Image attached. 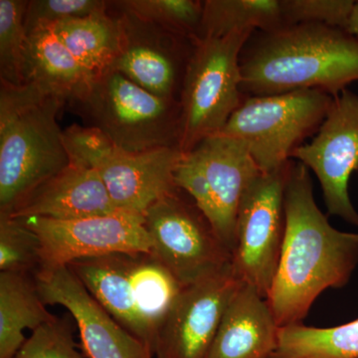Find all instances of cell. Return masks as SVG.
Returning a JSON list of instances; mask_svg holds the SVG:
<instances>
[{
  "label": "cell",
  "mask_w": 358,
  "mask_h": 358,
  "mask_svg": "<svg viewBox=\"0 0 358 358\" xmlns=\"http://www.w3.org/2000/svg\"><path fill=\"white\" fill-rule=\"evenodd\" d=\"M286 231L267 296L280 327L303 324L320 294L350 282L358 266V234L333 227L313 197L310 171L292 159L284 194Z\"/></svg>",
  "instance_id": "obj_1"
},
{
  "label": "cell",
  "mask_w": 358,
  "mask_h": 358,
  "mask_svg": "<svg viewBox=\"0 0 358 358\" xmlns=\"http://www.w3.org/2000/svg\"><path fill=\"white\" fill-rule=\"evenodd\" d=\"M240 65L245 96L319 90L336 98L358 82V37L317 23L255 32Z\"/></svg>",
  "instance_id": "obj_2"
},
{
  "label": "cell",
  "mask_w": 358,
  "mask_h": 358,
  "mask_svg": "<svg viewBox=\"0 0 358 358\" xmlns=\"http://www.w3.org/2000/svg\"><path fill=\"white\" fill-rule=\"evenodd\" d=\"M64 105L31 82L0 80V214H10L69 164L57 122Z\"/></svg>",
  "instance_id": "obj_3"
},
{
  "label": "cell",
  "mask_w": 358,
  "mask_h": 358,
  "mask_svg": "<svg viewBox=\"0 0 358 358\" xmlns=\"http://www.w3.org/2000/svg\"><path fill=\"white\" fill-rule=\"evenodd\" d=\"M68 267L110 317L154 355L157 331L181 286L152 254L80 259Z\"/></svg>",
  "instance_id": "obj_4"
},
{
  "label": "cell",
  "mask_w": 358,
  "mask_h": 358,
  "mask_svg": "<svg viewBox=\"0 0 358 358\" xmlns=\"http://www.w3.org/2000/svg\"><path fill=\"white\" fill-rule=\"evenodd\" d=\"M71 106L126 152L179 148V100L155 95L117 71L96 78L86 96Z\"/></svg>",
  "instance_id": "obj_5"
},
{
  "label": "cell",
  "mask_w": 358,
  "mask_h": 358,
  "mask_svg": "<svg viewBox=\"0 0 358 358\" xmlns=\"http://www.w3.org/2000/svg\"><path fill=\"white\" fill-rule=\"evenodd\" d=\"M254 33L195 40L179 96L178 147L183 155L220 133L243 102L240 59Z\"/></svg>",
  "instance_id": "obj_6"
},
{
  "label": "cell",
  "mask_w": 358,
  "mask_h": 358,
  "mask_svg": "<svg viewBox=\"0 0 358 358\" xmlns=\"http://www.w3.org/2000/svg\"><path fill=\"white\" fill-rule=\"evenodd\" d=\"M333 103L334 96L319 90L245 96L219 134L241 141L261 173H275L317 134Z\"/></svg>",
  "instance_id": "obj_7"
},
{
  "label": "cell",
  "mask_w": 358,
  "mask_h": 358,
  "mask_svg": "<svg viewBox=\"0 0 358 358\" xmlns=\"http://www.w3.org/2000/svg\"><path fill=\"white\" fill-rule=\"evenodd\" d=\"M63 138L70 159L99 173L117 210L143 214L157 200L180 192L174 180L183 155L178 148L126 152L99 129L79 124L63 131Z\"/></svg>",
  "instance_id": "obj_8"
},
{
  "label": "cell",
  "mask_w": 358,
  "mask_h": 358,
  "mask_svg": "<svg viewBox=\"0 0 358 358\" xmlns=\"http://www.w3.org/2000/svg\"><path fill=\"white\" fill-rule=\"evenodd\" d=\"M261 173L241 141L217 134L183 155L174 171L179 189L189 195L229 249L236 243L238 210L247 188Z\"/></svg>",
  "instance_id": "obj_9"
},
{
  "label": "cell",
  "mask_w": 358,
  "mask_h": 358,
  "mask_svg": "<svg viewBox=\"0 0 358 358\" xmlns=\"http://www.w3.org/2000/svg\"><path fill=\"white\" fill-rule=\"evenodd\" d=\"M183 193L157 200L143 216L152 255L182 286H188L229 265L232 253Z\"/></svg>",
  "instance_id": "obj_10"
},
{
  "label": "cell",
  "mask_w": 358,
  "mask_h": 358,
  "mask_svg": "<svg viewBox=\"0 0 358 358\" xmlns=\"http://www.w3.org/2000/svg\"><path fill=\"white\" fill-rule=\"evenodd\" d=\"M289 164L281 171L259 174L247 188L238 210L231 265L244 285L265 299L274 281L284 243V194Z\"/></svg>",
  "instance_id": "obj_11"
},
{
  "label": "cell",
  "mask_w": 358,
  "mask_h": 358,
  "mask_svg": "<svg viewBox=\"0 0 358 358\" xmlns=\"http://www.w3.org/2000/svg\"><path fill=\"white\" fill-rule=\"evenodd\" d=\"M21 218L39 238L38 271L68 267L80 259L152 252V238L141 213L117 210L107 215L69 221Z\"/></svg>",
  "instance_id": "obj_12"
},
{
  "label": "cell",
  "mask_w": 358,
  "mask_h": 358,
  "mask_svg": "<svg viewBox=\"0 0 358 358\" xmlns=\"http://www.w3.org/2000/svg\"><path fill=\"white\" fill-rule=\"evenodd\" d=\"M317 176L327 212L358 227L350 181L358 171V94L346 89L334 103L312 141L294 152Z\"/></svg>",
  "instance_id": "obj_13"
},
{
  "label": "cell",
  "mask_w": 358,
  "mask_h": 358,
  "mask_svg": "<svg viewBox=\"0 0 358 358\" xmlns=\"http://www.w3.org/2000/svg\"><path fill=\"white\" fill-rule=\"evenodd\" d=\"M243 285L230 263L183 287L160 324L154 358H206L224 313Z\"/></svg>",
  "instance_id": "obj_14"
},
{
  "label": "cell",
  "mask_w": 358,
  "mask_h": 358,
  "mask_svg": "<svg viewBox=\"0 0 358 358\" xmlns=\"http://www.w3.org/2000/svg\"><path fill=\"white\" fill-rule=\"evenodd\" d=\"M119 13L121 51L112 71L155 95L179 100L194 41Z\"/></svg>",
  "instance_id": "obj_15"
},
{
  "label": "cell",
  "mask_w": 358,
  "mask_h": 358,
  "mask_svg": "<svg viewBox=\"0 0 358 358\" xmlns=\"http://www.w3.org/2000/svg\"><path fill=\"white\" fill-rule=\"evenodd\" d=\"M34 277L45 303L65 308L76 322L85 357L154 358L99 305L69 267L38 271Z\"/></svg>",
  "instance_id": "obj_16"
},
{
  "label": "cell",
  "mask_w": 358,
  "mask_h": 358,
  "mask_svg": "<svg viewBox=\"0 0 358 358\" xmlns=\"http://www.w3.org/2000/svg\"><path fill=\"white\" fill-rule=\"evenodd\" d=\"M117 210L95 169L70 159L64 169L38 186L6 215L69 221L107 215Z\"/></svg>",
  "instance_id": "obj_17"
},
{
  "label": "cell",
  "mask_w": 358,
  "mask_h": 358,
  "mask_svg": "<svg viewBox=\"0 0 358 358\" xmlns=\"http://www.w3.org/2000/svg\"><path fill=\"white\" fill-rule=\"evenodd\" d=\"M279 329L267 300L243 285L224 313L206 358H272Z\"/></svg>",
  "instance_id": "obj_18"
},
{
  "label": "cell",
  "mask_w": 358,
  "mask_h": 358,
  "mask_svg": "<svg viewBox=\"0 0 358 358\" xmlns=\"http://www.w3.org/2000/svg\"><path fill=\"white\" fill-rule=\"evenodd\" d=\"M94 80L51 25H37L27 32L26 83L31 82L72 105L86 96Z\"/></svg>",
  "instance_id": "obj_19"
},
{
  "label": "cell",
  "mask_w": 358,
  "mask_h": 358,
  "mask_svg": "<svg viewBox=\"0 0 358 358\" xmlns=\"http://www.w3.org/2000/svg\"><path fill=\"white\" fill-rule=\"evenodd\" d=\"M34 275L0 272V358H13L34 331L56 317L46 308Z\"/></svg>",
  "instance_id": "obj_20"
},
{
  "label": "cell",
  "mask_w": 358,
  "mask_h": 358,
  "mask_svg": "<svg viewBox=\"0 0 358 358\" xmlns=\"http://www.w3.org/2000/svg\"><path fill=\"white\" fill-rule=\"evenodd\" d=\"M54 32L94 78L110 72L121 51L117 17L108 10L51 25Z\"/></svg>",
  "instance_id": "obj_21"
},
{
  "label": "cell",
  "mask_w": 358,
  "mask_h": 358,
  "mask_svg": "<svg viewBox=\"0 0 358 358\" xmlns=\"http://www.w3.org/2000/svg\"><path fill=\"white\" fill-rule=\"evenodd\" d=\"M285 24L282 0H204L200 38L268 32Z\"/></svg>",
  "instance_id": "obj_22"
},
{
  "label": "cell",
  "mask_w": 358,
  "mask_h": 358,
  "mask_svg": "<svg viewBox=\"0 0 358 358\" xmlns=\"http://www.w3.org/2000/svg\"><path fill=\"white\" fill-rule=\"evenodd\" d=\"M272 358H358V317L331 327H280Z\"/></svg>",
  "instance_id": "obj_23"
},
{
  "label": "cell",
  "mask_w": 358,
  "mask_h": 358,
  "mask_svg": "<svg viewBox=\"0 0 358 358\" xmlns=\"http://www.w3.org/2000/svg\"><path fill=\"white\" fill-rule=\"evenodd\" d=\"M112 6L166 31L192 40L201 32L203 1L200 0H124Z\"/></svg>",
  "instance_id": "obj_24"
},
{
  "label": "cell",
  "mask_w": 358,
  "mask_h": 358,
  "mask_svg": "<svg viewBox=\"0 0 358 358\" xmlns=\"http://www.w3.org/2000/svg\"><path fill=\"white\" fill-rule=\"evenodd\" d=\"M28 3L25 0H0V80L13 85L26 83Z\"/></svg>",
  "instance_id": "obj_25"
},
{
  "label": "cell",
  "mask_w": 358,
  "mask_h": 358,
  "mask_svg": "<svg viewBox=\"0 0 358 358\" xmlns=\"http://www.w3.org/2000/svg\"><path fill=\"white\" fill-rule=\"evenodd\" d=\"M40 267V240L24 219L0 214V272L35 275Z\"/></svg>",
  "instance_id": "obj_26"
},
{
  "label": "cell",
  "mask_w": 358,
  "mask_h": 358,
  "mask_svg": "<svg viewBox=\"0 0 358 358\" xmlns=\"http://www.w3.org/2000/svg\"><path fill=\"white\" fill-rule=\"evenodd\" d=\"M71 317H56L32 331L13 358H83L77 348Z\"/></svg>",
  "instance_id": "obj_27"
},
{
  "label": "cell",
  "mask_w": 358,
  "mask_h": 358,
  "mask_svg": "<svg viewBox=\"0 0 358 358\" xmlns=\"http://www.w3.org/2000/svg\"><path fill=\"white\" fill-rule=\"evenodd\" d=\"M355 0H282L285 24L317 23L348 29Z\"/></svg>",
  "instance_id": "obj_28"
},
{
  "label": "cell",
  "mask_w": 358,
  "mask_h": 358,
  "mask_svg": "<svg viewBox=\"0 0 358 358\" xmlns=\"http://www.w3.org/2000/svg\"><path fill=\"white\" fill-rule=\"evenodd\" d=\"M110 1L103 0H32L26 10L25 28L29 31L40 24L53 25L108 10Z\"/></svg>",
  "instance_id": "obj_29"
},
{
  "label": "cell",
  "mask_w": 358,
  "mask_h": 358,
  "mask_svg": "<svg viewBox=\"0 0 358 358\" xmlns=\"http://www.w3.org/2000/svg\"><path fill=\"white\" fill-rule=\"evenodd\" d=\"M348 32L352 33L355 36L358 37V1H355V8H353L352 17H350V24L348 27Z\"/></svg>",
  "instance_id": "obj_30"
}]
</instances>
